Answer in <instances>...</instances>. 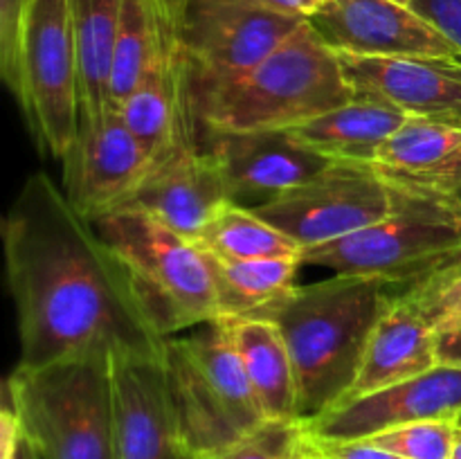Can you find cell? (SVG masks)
Masks as SVG:
<instances>
[{
  "label": "cell",
  "mask_w": 461,
  "mask_h": 459,
  "mask_svg": "<svg viewBox=\"0 0 461 459\" xmlns=\"http://www.w3.org/2000/svg\"><path fill=\"white\" fill-rule=\"evenodd\" d=\"M5 270L25 367L93 354L162 356L167 338L93 220L48 174H32L3 219Z\"/></svg>",
  "instance_id": "6da1fadb"
},
{
  "label": "cell",
  "mask_w": 461,
  "mask_h": 459,
  "mask_svg": "<svg viewBox=\"0 0 461 459\" xmlns=\"http://www.w3.org/2000/svg\"><path fill=\"white\" fill-rule=\"evenodd\" d=\"M189 81L196 120L210 133L288 130L356 99L338 54L309 21L246 75Z\"/></svg>",
  "instance_id": "7a4b0ae2"
},
{
  "label": "cell",
  "mask_w": 461,
  "mask_h": 459,
  "mask_svg": "<svg viewBox=\"0 0 461 459\" xmlns=\"http://www.w3.org/2000/svg\"><path fill=\"white\" fill-rule=\"evenodd\" d=\"M392 297L378 279L333 274L295 286L279 306L273 322L282 328L295 367L302 418L345 400Z\"/></svg>",
  "instance_id": "3957f363"
},
{
  "label": "cell",
  "mask_w": 461,
  "mask_h": 459,
  "mask_svg": "<svg viewBox=\"0 0 461 459\" xmlns=\"http://www.w3.org/2000/svg\"><path fill=\"white\" fill-rule=\"evenodd\" d=\"M387 180V178H385ZM390 183V180H387ZM394 210L354 234L311 248L304 264L405 288L461 256V202L437 189L390 183Z\"/></svg>",
  "instance_id": "277c9868"
},
{
  "label": "cell",
  "mask_w": 461,
  "mask_h": 459,
  "mask_svg": "<svg viewBox=\"0 0 461 459\" xmlns=\"http://www.w3.org/2000/svg\"><path fill=\"white\" fill-rule=\"evenodd\" d=\"M41 459H115L111 356L16 364L3 385Z\"/></svg>",
  "instance_id": "5b68a950"
},
{
  "label": "cell",
  "mask_w": 461,
  "mask_h": 459,
  "mask_svg": "<svg viewBox=\"0 0 461 459\" xmlns=\"http://www.w3.org/2000/svg\"><path fill=\"white\" fill-rule=\"evenodd\" d=\"M162 360L194 454L225 448L268 421L221 320L167 338Z\"/></svg>",
  "instance_id": "8992f818"
},
{
  "label": "cell",
  "mask_w": 461,
  "mask_h": 459,
  "mask_svg": "<svg viewBox=\"0 0 461 459\" xmlns=\"http://www.w3.org/2000/svg\"><path fill=\"white\" fill-rule=\"evenodd\" d=\"M95 225L133 277L162 336H178L216 318L210 259L192 238L133 207Z\"/></svg>",
  "instance_id": "52a82bcc"
},
{
  "label": "cell",
  "mask_w": 461,
  "mask_h": 459,
  "mask_svg": "<svg viewBox=\"0 0 461 459\" xmlns=\"http://www.w3.org/2000/svg\"><path fill=\"white\" fill-rule=\"evenodd\" d=\"M16 102L41 151L61 162L81 126L72 0H32Z\"/></svg>",
  "instance_id": "ba28073f"
},
{
  "label": "cell",
  "mask_w": 461,
  "mask_h": 459,
  "mask_svg": "<svg viewBox=\"0 0 461 459\" xmlns=\"http://www.w3.org/2000/svg\"><path fill=\"white\" fill-rule=\"evenodd\" d=\"M252 210L306 252L390 216L394 187L374 166L331 162L309 183L257 202Z\"/></svg>",
  "instance_id": "9c48e42d"
},
{
  "label": "cell",
  "mask_w": 461,
  "mask_h": 459,
  "mask_svg": "<svg viewBox=\"0 0 461 459\" xmlns=\"http://www.w3.org/2000/svg\"><path fill=\"white\" fill-rule=\"evenodd\" d=\"M302 22L255 0H187L178 45L192 79H232L259 66Z\"/></svg>",
  "instance_id": "30bf717a"
},
{
  "label": "cell",
  "mask_w": 461,
  "mask_h": 459,
  "mask_svg": "<svg viewBox=\"0 0 461 459\" xmlns=\"http://www.w3.org/2000/svg\"><path fill=\"white\" fill-rule=\"evenodd\" d=\"M111 385L115 459H196L162 356L113 354Z\"/></svg>",
  "instance_id": "8fae6325"
},
{
  "label": "cell",
  "mask_w": 461,
  "mask_h": 459,
  "mask_svg": "<svg viewBox=\"0 0 461 459\" xmlns=\"http://www.w3.org/2000/svg\"><path fill=\"white\" fill-rule=\"evenodd\" d=\"M61 187L88 220L129 207L151 174L153 162L113 108L102 120H81L79 133L61 160Z\"/></svg>",
  "instance_id": "7c38bea8"
},
{
  "label": "cell",
  "mask_w": 461,
  "mask_h": 459,
  "mask_svg": "<svg viewBox=\"0 0 461 459\" xmlns=\"http://www.w3.org/2000/svg\"><path fill=\"white\" fill-rule=\"evenodd\" d=\"M336 54L356 97L461 129V58Z\"/></svg>",
  "instance_id": "4fadbf2b"
},
{
  "label": "cell",
  "mask_w": 461,
  "mask_h": 459,
  "mask_svg": "<svg viewBox=\"0 0 461 459\" xmlns=\"http://www.w3.org/2000/svg\"><path fill=\"white\" fill-rule=\"evenodd\" d=\"M309 25L333 52L358 57H453L461 52L423 16L394 0H329Z\"/></svg>",
  "instance_id": "5bb4252c"
},
{
  "label": "cell",
  "mask_w": 461,
  "mask_h": 459,
  "mask_svg": "<svg viewBox=\"0 0 461 459\" xmlns=\"http://www.w3.org/2000/svg\"><path fill=\"white\" fill-rule=\"evenodd\" d=\"M426 418L461 421V367L437 364L410 381L304 418V423L313 435L327 439H365Z\"/></svg>",
  "instance_id": "9a60e30c"
},
{
  "label": "cell",
  "mask_w": 461,
  "mask_h": 459,
  "mask_svg": "<svg viewBox=\"0 0 461 459\" xmlns=\"http://www.w3.org/2000/svg\"><path fill=\"white\" fill-rule=\"evenodd\" d=\"M120 115L153 165L180 147L196 144L189 66L176 40L165 39Z\"/></svg>",
  "instance_id": "2e32d148"
},
{
  "label": "cell",
  "mask_w": 461,
  "mask_h": 459,
  "mask_svg": "<svg viewBox=\"0 0 461 459\" xmlns=\"http://www.w3.org/2000/svg\"><path fill=\"white\" fill-rule=\"evenodd\" d=\"M228 201L232 196L216 153L187 144L153 165L129 207L158 216L194 241L214 212Z\"/></svg>",
  "instance_id": "e0dca14e"
},
{
  "label": "cell",
  "mask_w": 461,
  "mask_h": 459,
  "mask_svg": "<svg viewBox=\"0 0 461 459\" xmlns=\"http://www.w3.org/2000/svg\"><path fill=\"white\" fill-rule=\"evenodd\" d=\"M210 135V148L221 160L234 202L252 196L268 201L309 183L331 165V160L295 142L286 130Z\"/></svg>",
  "instance_id": "ac0fdd59"
},
{
  "label": "cell",
  "mask_w": 461,
  "mask_h": 459,
  "mask_svg": "<svg viewBox=\"0 0 461 459\" xmlns=\"http://www.w3.org/2000/svg\"><path fill=\"white\" fill-rule=\"evenodd\" d=\"M432 367H437L435 328L403 297L394 295L369 338L354 385L342 403L410 381Z\"/></svg>",
  "instance_id": "d6986e66"
},
{
  "label": "cell",
  "mask_w": 461,
  "mask_h": 459,
  "mask_svg": "<svg viewBox=\"0 0 461 459\" xmlns=\"http://www.w3.org/2000/svg\"><path fill=\"white\" fill-rule=\"evenodd\" d=\"M459 162V126L405 117L383 144L372 166L390 183L437 189L453 196Z\"/></svg>",
  "instance_id": "ffe728a7"
},
{
  "label": "cell",
  "mask_w": 461,
  "mask_h": 459,
  "mask_svg": "<svg viewBox=\"0 0 461 459\" xmlns=\"http://www.w3.org/2000/svg\"><path fill=\"white\" fill-rule=\"evenodd\" d=\"M403 122L405 115L396 108L356 97L286 133L331 162L372 166L383 144Z\"/></svg>",
  "instance_id": "44dd1931"
},
{
  "label": "cell",
  "mask_w": 461,
  "mask_h": 459,
  "mask_svg": "<svg viewBox=\"0 0 461 459\" xmlns=\"http://www.w3.org/2000/svg\"><path fill=\"white\" fill-rule=\"evenodd\" d=\"M241 356L259 408L268 421H295L300 392L282 328L273 320H221Z\"/></svg>",
  "instance_id": "7402d4cb"
},
{
  "label": "cell",
  "mask_w": 461,
  "mask_h": 459,
  "mask_svg": "<svg viewBox=\"0 0 461 459\" xmlns=\"http://www.w3.org/2000/svg\"><path fill=\"white\" fill-rule=\"evenodd\" d=\"M214 277V320H273L297 286L302 256L225 259L205 252Z\"/></svg>",
  "instance_id": "603a6c76"
},
{
  "label": "cell",
  "mask_w": 461,
  "mask_h": 459,
  "mask_svg": "<svg viewBox=\"0 0 461 459\" xmlns=\"http://www.w3.org/2000/svg\"><path fill=\"white\" fill-rule=\"evenodd\" d=\"M124 0H72L79 66L81 120H102L111 108V72Z\"/></svg>",
  "instance_id": "cb8c5ba5"
},
{
  "label": "cell",
  "mask_w": 461,
  "mask_h": 459,
  "mask_svg": "<svg viewBox=\"0 0 461 459\" xmlns=\"http://www.w3.org/2000/svg\"><path fill=\"white\" fill-rule=\"evenodd\" d=\"M194 243L210 255L225 259H304V248L300 243L257 214L252 207H243L234 201L223 202L214 212Z\"/></svg>",
  "instance_id": "d4e9b609"
},
{
  "label": "cell",
  "mask_w": 461,
  "mask_h": 459,
  "mask_svg": "<svg viewBox=\"0 0 461 459\" xmlns=\"http://www.w3.org/2000/svg\"><path fill=\"white\" fill-rule=\"evenodd\" d=\"M165 39L171 36L162 27L153 0L122 3L120 30H117L115 54H113L111 108L120 111L126 99L135 93Z\"/></svg>",
  "instance_id": "484cf974"
},
{
  "label": "cell",
  "mask_w": 461,
  "mask_h": 459,
  "mask_svg": "<svg viewBox=\"0 0 461 459\" xmlns=\"http://www.w3.org/2000/svg\"><path fill=\"white\" fill-rule=\"evenodd\" d=\"M196 459H313L304 418L266 421L250 435Z\"/></svg>",
  "instance_id": "4316f807"
},
{
  "label": "cell",
  "mask_w": 461,
  "mask_h": 459,
  "mask_svg": "<svg viewBox=\"0 0 461 459\" xmlns=\"http://www.w3.org/2000/svg\"><path fill=\"white\" fill-rule=\"evenodd\" d=\"M459 418H426L365 436L403 459H450Z\"/></svg>",
  "instance_id": "83f0119b"
},
{
  "label": "cell",
  "mask_w": 461,
  "mask_h": 459,
  "mask_svg": "<svg viewBox=\"0 0 461 459\" xmlns=\"http://www.w3.org/2000/svg\"><path fill=\"white\" fill-rule=\"evenodd\" d=\"M432 328L461 318V256L399 292Z\"/></svg>",
  "instance_id": "f1b7e54d"
},
{
  "label": "cell",
  "mask_w": 461,
  "mask_h": 459,
  "mask_svg": "<svg viewBox=\"0 0 461 459\" xmlns=\"http://www.w3.org/2000/svg\"><path fill=\"white\" fill-rule=\"evenodd\" d=\"M32 0H0V75L14 99L21 93L23 32Z\"/></svg>",
  "instance_id": "f546056e"
},
{
  "label": "cell",
  "mask_w": 461,
  "mask_h": 459,
  "mask_svg": "<svg viewBox=\"0 0 461 459\" xmlns=\"http://www.w3.org/2000/svg\"><path fill=\"white\" fill-rule=\"evenodd\" d=\"M412 9L461 52V0H412Z\"/></svg>",
  "instance_id": "4dcf8cb0"
},
{
  "label": "cell",
  "mask_w": 461,
  "mask_h": 459,
  "mask_svg": "<svg viewBox=\"0 0 461 459\" xmlns=\"http://www.w3.org/2000/svg\"><path fill=\"white\" fill-rule=\"evenodd\" d=\"M437 364L461 367V318L435 328Z\"/></svg>",
  "instance_id": "1f68e13d"
},
{
  "label": "cell",
  "mask_w": 461,
  "mask_h": 459,
  "mask_svg": "<svg viewBox=\"0 0 461 459\" xmlns=\"http://www.w3.org/2000/svg\"><path fill=\"white\" fill-rule=\"evenodd\" d=\"M261 7L279 14L286 18H297V21H309L313 18L329 0H255Z\"/></svg>",
  "instance_id": "d6a6232c"
},
{
  "label": "cell",
  "mask_w": 461,
  "mask_h": 459,
  "mask_svg": "<svg viewBox=\"0 0 461 459\" xmlns=\"http://www.w3.org/2000/svg\"><path fill=\"white\" fill-rule=\"evenodd\" d=\"M185 4H187V0H153V7H156L162 27H165V32L174 40H178V30L180 21H183Z\"/></svg>",
  "instance_id": "836d02e7"
},
{
  "label": "cell",
  "mask_w": 461,
  "mask_h": 459,
  "mask_svg": "<svg viewBox=\"0 0 461 459\" xmlns=\"http://www.w3.org/2000/svg\"><path fill=\"white\" fill-rule=\"evenodd\" d=\"M12 459H41L39 450H36V446L32 444L30 436H27L25 432H23L21 441H18L16 446V453H14Z\"/></svg>",
  "instance_id": "e575fe53"
},
{
  "label": "cell",
  "mask_w": 461,
  "mask_h": 459,
  "mask_svg": "<svg viewBox=\"0 0 461 459\" xmlns=\"http://www.w3.org/2000/svg\"><path fill=\"white\" fill-rule=\"evenodd\" d=\"M450 459H461V421L457 426V435H455V444H453V453H450Z\"/></svg>",
  "instance_id": "d590c367"
},
{
  "label": "cell",
  "mask_w": 461,
  "mask_h": 459,
  "mask_svg": "<svg viewBox=\"0 0 461 459\" xmlns=\"http://www.w3.org/2000/svg\"><path fill=\"white\" fill-rule=\"evenodd\" d=\"M455 198L461 202V171H459V183H457V189H455Z\"/></svg>",
  "instance_id": "8d00e7d4"
},
{
  "label": "cell",
  "mask_w": 461,
  "mask_h": 459,
  "mask_svg": "<svg viewBox=\"0 0 461 459\" xmlns=\"http://www.w3.org/2000/svg\"><path fill=\"white\" fill-rule=\"evenodd\" d=\"M394 3H399V4H408V7H412V0H394Z\"/></svg>",
  "instance_id": "74e56055"
}]
</instances>
